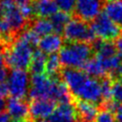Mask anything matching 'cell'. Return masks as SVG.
Here are the masks:
<instances>
[{"label": "cell", "instance_id": "d6986e66", "mask_svg": "<svg viewBox=\"0 0 122 122\" xmlns=\"http://www.w3.org/2000/svg\"><path fill=\"white\" fill-rule=\"evenodd\" d=\"M104 12L118 26H122V0H114L105 5Z\"/></svg>", "mask_w": 122, "mask_h": 122}, {"label": "cell", "instance_id": "8992f818", "mask_svg": "<svg viewBox=\"0 0 122 122\" xmlns=\"http://www.w3.org/2000/svg\"><path fill=\"white\" fill-rule=\"evenodd\" d=\"M7 84L11 97L22 99L29 92V75L25 70H12Z\"/></svg>", "mask_w": 122, "mask_h": 122}, {"label": "cell", "instance_id": "b9f144b4", "mask_svg": "<svg viewBox=\"0 0 122 122\" xmlns=\"http://www.w3.org/2000/svg\"><path fill=\"white\" fill-rule=\"evenodd\" d=\"M1 14H2V13H1V10H0V15H1Z\"/></svg>", "mask_w": 122, "mask_h": 122}, {"label": "cell", "instance_id": "2e32d148", "mask_svg": "<svg viewBox=\"0 0 122 122\" xmlns=\"http://www.w3.org/2000/svg\"><path fill=\"white\" fill-rule=\"evenodd\" d=\"M32 7L34 14L39 18L51 17L59 10L54 0H34Z\"/></svg>", "mask_w": 122, "mask_h": 122}, {"label": "cell", "instance_id": "60d3db41", "mask_svg": "<svg viewBox=\"0 0 122 122\" xmlns=\"http://www.w3.org/2000/svg\"><path fill=\"white\" fill-rule=\"evenodd\" d=\"M120 110H122V104H121V108H120Z\"/></svg>", "mask_w": 122, "mask_h": 122}, {"label": "cell", "instance_id": "ab89813d", "mask_svg": "<svg viewBox=\"0 0 122 122\" xmlns=\"http://www.w3.org/2000/svg\"><path fill=\"white\" fill-rule=\"evenodd\" d=\"M107 1H109V2H112V1H114V0H107Z\"/></svg>", "mask_w": 122, "mask_h": 122}, {"label": "cell", "instance_id": "f1b7e54d", "mask_svg": "<svg viewBox=\"0 0 122 122\" xmlns=\"http://www.w3.org/2000/svg\"><path fill=\"white\" fill-rule=\"evenodd\" d=\"M19 10H20V12L22 13V15L24 16L25 19L30 18L32 14H34L33 7L30 3L29 4H24V5H19Z\"/></svg>", "mask_w": 122, "mask_h": 122}, {"label": "cell", "instance_id": "e0dca14e", "mask_svg": "<svg viewBox=\"0 0 122 122\" xmlns=\"http://www.w3.org/2000/svg\"><path fill=\"white\" fill-rule=\"evenodd\" d=\"M48 56L41 50H35L32 54L31 62L29 67L32 74H42L46 71V63Z\"/></svg>", "mask_w": 122, "mask_h": 122}, {"label": "cell", "instance_id": "277c9868", "mask_svg": "<svg viewBox=\"0 0 122 122\" xmlns=\"http://www.w3.org/2000/svg\"><path fill=\"white\" fill-rule=\"evenodd\" d=\"M91 29L92 30L95 37H98L104 41L116 39L121 35L120 26L114 23L104 11L101 12L94 20H92Z\"/></svg>", "mask_w": 122, "mask_h": 122}, {"label": "cell", "instance_id": "44dd1931", "mask_svg": "<svg viewBox=\"0 0 122 122\" xmlns=\"http://www.w3.org/2000/svg\"><path fill=\"white\" fill-rule=\"evenodd\" d=\"M31 30L36 32L39 36H46L53 31V27L50 19L48 18H38L32 23Z\"/></svg>", "mask_w": 122, "mask_h": 122}, {"label": "cell", "instance_id": "5b68a950", "mask_svg": "<svg viewBox=\"0 0 122 122\" xmlns=\"http://www.w3.org/2000/svg\"><path fill=\"white\" fill-rule=\"evenodd\" d=\"M55 78L48 74H32L30 78L31 87L29 90V97L34 99H50Z\"/></svg>", "mask_w": 122, "mask_h": 122}, {"label": "cell", "instance_id": "7c38bea8", "mask_svg": "<svg viewBox=\"0 0 122 122\" xmlns=\"http://www.w3.org/2000/svg\"><path fill=\"white\" fill-rule=\"evenodd\" d=\"M63 82L67 85L69 91L73 95L77 90L80 88V86L85 82V80L89 77L87 73H85L83 71L73 68H66L61 72Z\"/></svg>", "mask_w": 122, "mask_h": 122}, {"label": "cell", "instance_id": "7a4b0ae2", "mask_svg": "<svg viewBox=\"0 0 122 122\" xmlns=\"http://www.w3.org/2000/svg\"><path fill=\"white\" fill-rule=\"evenodd\" d=\"M32 54V46L19 37L6 51V64L13 70H26L30 65Z\"/></svg>", "mask_w": 122, "mask_h": 122}, {"label": "cell", "instance_id": "836d02e7", "mask_svg": "<svg viewBox=\"0 0 122 122\" xmlns=\"http://www.w3.org/2000/svg\"><path fill=\"white\" fill-rule=\"evenodd\" d=\"M7 110V101L4 99V97L0 96V112H4Z\"/></svg>", "mask_w": 122, "mask_h": 122}, {"label": "cell", "instance_id": "f35d334b", "mask_svg": "<svg viewBox=\"0 0 122 122\" xmlns=\"http://www.w3.org/2000/svg\"><path fill=\"white\" fill-rule=\"evenodd\" d=\"M24 122H32L31 120H26V121H24Z\"/></svg>", "mask_w": 122, "mask_h": 122}, {"label": "cell", "instance_id": "52a82bcc", "mask_svg": "<svg viewBox=\"0 0 122 122\" xmlns=\"http://www.w3.org/2000/svg\"><path fill=\"white\" fill-rule=\"evenodd\" d=\"M73 95L79 100H84L94 105L99 104L101 99H103L100 81L96 78L88 77Z\"/></svg>", "mask_w": 122, "mask_h": 122}, {"label": "cell", "instance_id": "4fadbf2b", "mask_svg": "<svg viewBox=\"0 0 122 122\" xmlns=\"http://www.w3.org/2000/svg\"><path fill=\"white\" fill-rule=\"evenodd\" d=\"M7 111L14 122H24L29 115L28 104L19 98H9L7 100Z\"/></svg>", "mask_w": 122, "mask_h": 122}, {"label": "cell", "instance_id": "3957f363", "mask_svg": "<svg viewBox=\"0 0 122 122\" xmlns=\"http://www.w3.org/2000/svg\"><path fill=\"white\" fill-rule=\"evenodd\" d=\"M63 33L65 39L70 43H92L95 40V35L91 29V26H88L85 21L79 18L71 19L66 25Z\"/></svg>", "mask_w": 122, "mask_h": 122}, {"label": "cell", "instance_id": "ba28073f", "mask_svg": "<svg viewBox=\"0 0 122 122\" xmlns=\"http://www.w3.org/2000/svg\"><path fill=\"white\" fill-rule=\"evenodd\" d=\"M0 10L13 31H18L26 25V19L20 12L14 0H0Z\"/></svg>", "mask_w": 122, "mask_h": 122}, {"label": "cell", "instance_id": "e575fe53", "mask_svg": "<svg viewBox=\"0 0 122 122\" xmlns=\"http://www.w3.org/2000/svg\"><path fill=\"white\" fill-rule=\"evenodd\" d=\"M6 65V57L5 54H3L2 52H0V69H3Z\"/></svg>", "mask_w": 122, "mask_h": 122}, {"label": "cell", "instance_id": "cb8c5ba5", "mask_svg": "<svg viewBox=\"0 0 122 122\" xmlns=\"http://www.w3.org/2000/svg\"><path fill=\"white\" fill-rule=\"evenodd\" d=\"M12 29L9 22L3 17L0 18V40L2 42H10L11 38Z\"/></svg>", "mask_w": 122, "mask_h": 122}, {"label": "cell", "instance_id": "ffe728a7", "mask_svg": "<svg viewBox=\"0 0 122 122\" xmlns=\"http://www.w3.org/2000/svg\"><path fill=\"white\" fill-rule=\"evenodd\" d=\"M50 20L52 24L53 31L56 34L60 35V33H62L64 31L66 25L71 20V16L69 13L60 10V11H57L56 13H54L52 16H51Z\"/></svg>", "mask_w": 122, "mask_h": 122}, {"label": "cell", "instance_id": "6da1fadb", "mask_svg": "<svg viewBox=\"0 0 122 122\" xmlns=\"http://www.w3.org/2000/svg\"><path fill=\"white\" fill-rule=\"evenodd\" d=\"M93 49L91 44L83 42L69 43L59 51V59L61 65L67 68L78 69L91 58Z\"/></svg>", "mask_w": 122, "mask_h": 122}, {"label": "cell", "instance_id": "5bb4252c", "mask_svg": "<svg viewBox=\"0 0 122 122\" xmlns=\"http://www.w3.org/2000/svg\"><path fill=\"white\" fill-rule=\"evenodd\" d=\"M74 106L81 122H94L95 117L98 113L96 105L84 100L76 99L74 102Z\"/></svg>", "mask_w": 122, "mask_h": 122}, {"label": "cell", "instance_id": "ac0fdd59", "mask_svg": "<svg viewBox=\"0 0 122 122\" xmlns=\"http://www.w3.org/2000/svg\"><path fill=\"white\" fill-rule=\"evenodd\" d=\"M83 70V71L85 73H87L88 75H91L92 77L95 78H101L103 76H105L106 71L101 64V62L98 60V58L95 57H91L81 68Z\"/></svg>", "mask_w": 122, "mask_h": 122}, {"label": "cell", "instance_id": "f546056e", "mask_svg": "<svg viewBox=\"0 0 122 122\" xmlns=\"http://www.w3.org/2000/svg\"><path fill=\"white\" fill-rule=\"evenodd\" d=\"M9 87H8V84L7 82H3V83H0V96L1 97H5L9 94Z\"/></svg>", "mask_w": 122, "mask_h": 122}, {"label": "cell", "instance_id": "9c48e42d", "mask_svg": "<svg viewBox=\"0 0 122 122\" xmlns=\"http://www.w3.org/2000/svg\"><path fill=\"white\" fill-rule=\"evenodd\" d=\"M102 0H76L75 12L83 21H92L101 12Z\"/></svg>", "mask_w": 122, "mask_h": 122}, {"label": "cell", "instance_id": "8fae6325", "mask_svg": "<svg viewBox=\"0 0 122 122\" xmlns=\"http://www.w3.org/2000/svg\"><path fill=\"white\" fill-rule=\"evenodd\" d=\"M50 122H81L76 108L71 103L59 104L49 117Z\"/></svg>", "mask_w": 122, "mask_h": 122}, {"label": "cell", "instance_id": "4dcf8cb0", "mask_svg": "<svg viewBox=\"0 0 122 122\" xmlns=\"http://www.w3.org/2000/svg\"><path fill=\"white\" fill-rule=\"evenodd\" d=\"M114 46H115V49L117 51L118 53L122 54V35L118 36L115 40H114Z\"/></svg>", "mask_w": 122, "mask_h": 122}, {"label": "cell", "instance_id": "d6a6232c", "mask_svg": "<svg viewBox=\"0 0 122 122\" xmlns=\"http://www.w3.org/2000/svg\"><path fill=\"white\" fill-rule=\"evenodd\" d=\"M7 76H8V71H7V70H6L5 68L0 69V83L6 82Z\"/></svg>", "mask_w": 122, "mask_h": 122}, {"label": "cell", "instance_id": "8d00e7d4", "mask_svg": "<svg viewBox=\"0 0 122 122\" xmlns=\"http://www.w3.org/2000/svg\"><path fill=\"white\" fill-rule=\"evenodd\" d=\"M14 1L18 5H24V4H29L31 0H14Z\"/></svg>", "mask_w": 122, "mask_h": 122}, {"label": "cell", "instance_id": "74e56055", "mask_svg": "<svg viewBox=\"0 0 122 122\" xmlns=\"http://www.w3.org/2000/svg\"><path fill=\"white\" fill-rule=\"evenodd\" d=\"M34 122H50V121H48L46 119H39V120H35Z\"/></svg>", "mask_w": 122, "mask_h": 122}, {"label": "cell", "instance_id": "4316f807", "mask_svg": "<svg viewBox=\"0 0 122 122\" xmlns=\"http://www.w3.org/2000/svg\"><path fill=\"white\" fill-rule=\"evenodd\" d=\"M112 99L117 103L122 102V81L112 82Z\"/></svg>", "mask_w": 122, "mask_h": 122}, {"label": "cell", "instance_id": "d590c367", "mask_svg": "<svg viewBox=\"0 0 122 122\" xmlns=\"http://www.w3.org/2000/svg\"><path fill=\"white\" fill-rule=\"evenodd\" d=\"M115 119L117 120V122H122V110H119L115 113Z\"/></svg>", "mask_w": 122, "mask_h": 122}, {"label": "cell", "instance_id": "83f0119b", "mask_svg": "<svg viewBox=\"0 0 122 122\" xmlns=\"http://www.w3.org/2000/svg\"><path fill=\"white\" fill-rule=\"evenodd\" d=\"M114 118L115 116H113L112 112L104 108H101V110L98 111L94 122H114Z\"/></svg>", "mask_w": 122, "mask_h": 122}, {"label": "cell", "instance_id": "1f68e13d", "mask_svg": "<svg viewBox=\"0 0 122 122\" xmlns=\"http://www.w3.org/2000/svg\"><path fill=\"white\" fill-rule=\"evenodd\" d=\"M0 122H14L7 112H0Z\"/></svg>", "mask_w": 122, "mask_h": 122}, {"label": "cell", "instance_id": "30bf717a", "mask_svg": "<svg viewBox=\"0 0 122 122\" xmlns=\"http://www.w3.org/2000/svg\"><path fill=\"white\" fill-rule=\"evenodd\" d=\"M55 108V102L51 99H34L29 106V114L34 121L46 119L51 115Z\"/></svg>", "mask_w": 122, "mask_h": 122}, {"label": "cell", "instance_id": "9a60e30c", "mask_svg": "<svg viewBox=\"0 0 122 122\" xmlns=\"http://www.w3.org/2000/svg\"><path fill=\"white\" fill-rule=\"evenodd\" d=\"M62 44H63V40L59 34L51 33L49 35L43 36L40 39L38 43V47L39 50H41L45 53L51 54V53H55L57 51H60L62 48Z\"/></svg>", "mask_w": 122, "mask_h": 122}, {"label": "cell", "instance_id": "603a6c76", "mask_svg": "<svg viewBox=\"0 0 122 122\" xmlns=\"http://www.w3.org/2000/svg\"><path fill=\"white\" fill-rule=\"evenodd\" d=\"M100 85H101L102 97L104 99V102L112 100V79L108 76H103L100 78Z\"/></svg>", "mask_w": 122, "mask_h": 122}, {"label": "cell", "instance_id": "484cf974", "mask_svg": "<svg viewBox=\"0 0 122 122\" xmlns=\"http://www.w3.org/2000/svg\"><path fill=\"white\" fill-rule=\"evenodd\" d=\"M54 2L61 11L67 13L73 11V10L75 9L76 0H54Z\"/></svg>", "mask_w": 122, "mask_h": 122}, {"label": "cell", "instance_id": "7402d4cb", "mask_svg": "<svg viewBox=\"0 0 122 122\" xmlns=\"http://www.w3.org/2000/svg\"><path fill=\"white\" fill-rule=\"evenodd\" d=\"M61 62L59 59V55L56 53H51L47 58L46 63V72L49 76L53 77L57 74V72L60 70Z\"/></svg>", "mask_w": 122, "mask_h": 122}, {"label": "cell", "instance_id": "d4e9b609", "mask_svg": "<svg viewBox=\"0 0 122 122\" xmlns=\"http://www.w3.org/2000/svg\"><path fill=\"white\" fill-rule=\"evenodd\" d=\"M40 36L34 32L31 29L30 30H25L21 35H20V38L23 39L24 41H26L27 43H29L30 46H34V45H38L39 41H40Z\"/></svg>", "mask_w": 122, "mask_h": 122}]
</instances>
